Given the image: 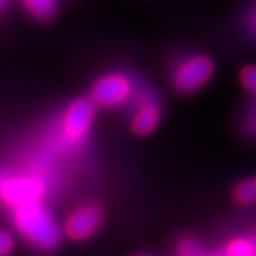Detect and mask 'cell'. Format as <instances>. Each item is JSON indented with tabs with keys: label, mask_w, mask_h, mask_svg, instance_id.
<instances>
[{
	"label": "cell",
	"mask_w": 256,
	"mask_h": 256,
	"mask_svg": "<svg viewBox=\"0 0 256 256\" xmlns=\"http://www.w3.org/2000/svg\"><path fill=\"white\" fill-rule=\"evenodd\" d=\"M14 222L17 232L38 248L51 251L60 242V232L54 217L40 202L14 208Z\"/></svg>",
	"instance_id": "6da1fadb"
},
{
	"label": "cell",
	"mask_w": 256,
	"mask_h": 256,
	"mask_svg": "<svg viewBox=\"0 0 256 256\" xmlns=\"http://www.w3.org/2000/svg\"><path fill=\"white\" fill-rule=\"evenodd\" d=\"M44 187L40 179L34 176H7L0 199L7 206L17 208L29 202H40Z\"/></svg>",
	"instance_id": "7a4b0ae2"
},
{
	"label": "cell",
	"mask_w": 256,
	"mask_h": 256,
	"mask_svg": "<svg viewBox=\"0 0 256 256\" xmlns=\"http://www.w3.org/2000/svg\"><path fill=\"white\" fill-rule=\"evenodd\" d=\"M213 74V64L206 56H194L183 62L174 74V85L180 92H194Z\"/></svg>",
	"instance_id": "3957f363"
},
{
	"label": "cell",
	"mask_w": 256,
	"mask_h": 256,
	"mask_svg": "<svg viewBox=\"0 0 256 256\" xmlns=\"http://www.w3.org/2000/svg\"><path fill=\"white\" fill-rule=\"evenodd\" d=\"M94 118V104L86 98H78L68 106L63 118V131L71 140H78L88 132Z\"/></svg>",
	"instance_id": "277c9868"
},
{
	"label": "cell",
	"mask_w": 256,
	"mask_h": 256,
	"mask_svg": "<svg viewBox=\"0 0 256 256\" xmlns=\"http://www.w3.org/2000/svg\"><path fill=\"white\" fill-rule=\"evenodd\" d=\"M131 93L130 81L122 74H108L98 80L92 90L93 102L101 106L122 104Z\"/></svg>",
	"instance_id": "5b68a950"
},
{
	"label": "cell",
	"mask_w": 256,
	"mask_h": 256,
	"mask_svg": "<svg viewBox=\"0 0 256 256\" xmlns=\"http://www.w3.org/2000/svg\"><path fill=\"white\" fill-rule=\"evenodd\" d=\"M102 221V210L97 206H85L72 213L66 224V232L72 240H85L90 236Z\"/></svg>",
	"instance_id": "8992f818"
},
{
	"label": "cell",
	"mask_w": 256,
	"mask_h": 256,
	"mask_svg": "<svg viewBox=\"0 0 256 256\" xmlns=\"http://www.w3.org/2000/svg\"><path fill=\"white\" fill-rule=\"evenodd\" d=\"M160 122V110L152 104H146L136 112L132 119V130L138 135H148L157 127Z\"/></svg>",
	"instance_id": "52a82bcc"
},
{
	"label": "cell",
	"mask_w": 256,
	"mask_h": 256,
	"mask_svg": "<svg viewBox=\"0 0 256 256\" xmlns=\"http://www.w3.org/2000/svg\"><path fill=\"white\" fill-rule=\"evenodd\" d=\"M225 256H256V240L248 238L232 240L226 246Z\"/></svg>",
	"instance_id": "ba28073f"
},
{
	"label": "cell",
	"mask_w": 256,
	"mask_h": 256,
	"mask_svg": "<svg viewBox=\"0 0 256 256\" xmlns=\"http://www.w3.org/2000/svg\"><path fill=\"white\" fill-rule=\"evenodd\" d=\"M30 14L38 18L46 20L55 14V0H24Z\"/></svg>",
	"instance_id": "9c48e42d"
},
{
	"label": "cell",
	"mask_w": 256,
	"mask_h": 256,
	"mask_svg": "<svg viewBox=\"0 0 256 256\" xmlns=\"http://www.w3.org/2000/svg\"><path fill=\"white\" fill-rule=\"evenodd\" d=\"M236 202L240 204H251L256 200V186L252 180H244L234 191Z\"/></svg>",
	"instance_id": "30bf717a"
},
{
	"label": "cell",
	"mask_w": 256,
	"mask_h": 256,
	"mask_svg": "<svg viewBox=\"0 0 256 256\" xmlns=\"http://www.w3.org/2000/svg\"><path fill=\"white\" fill-rule=\"evenodd\" d=\"M179 256H202V248L198 240H192V238H186L182 242L179 243L178 248Z\"/></svg>",
	"instance_id": "8fae6325"
},
{
	"label": "cell",
	"mask_w": 256,
	"mask_h": 256,
	"mask_svg": "<svg viewBox=\"0 0 256 256\" xmlns=\"http://www.w3.org/2000/svg\"><path fill=\"white\" fill-rule=\"evenodd\" d=\"M240 82L247 90L256 92V67L247 66L240 72Z\"/></svg>",
	"instance_id": "7c38bea8"
},
{
	"label": "cell",
	"mask_w": 256,
	"mask_h": 256,
	"mask_svg": "<svg viewBox=\"0 0 256 256\" xmlns=\"http://www.w3.org/2000/svg\"><path fill=\"white\" fill-rule=\"evenodd\" d=\"M14 248V238L6 230H0V256H6Z\"/></svg>",
	"instance_id": "4fadbf2b"
},
{
	"label": "cell",
	"mask_w": 256,
	"mask_h": 256,
	"mask_svg": "<svg viewBox=\"0 0 256 256\" xmlns=\"http://www.w3.org/2000/svg\"><path fill=\"white\" fill-rule=\"evenodd\" d=\"M7 176H8V174H6L4 172H0V192H2V188H3L4 182H6Z\"/></svg>",
	"instance_id": "5bb4252c"
},
{
	"label": "cell",
	"mask_w": 256,
	"mask_h": 256,
	"mask_svg": "<svg viewBox=\"0 0 256 256\" xmlns=\"http://www.w3.org/2000/svg\"><path fill=\"white\" fill-rule=\"evenodd\" d=\"M254 183H255V186H256V178H255V179H254Z\"/></svg>",
	"instance_id": "9a60e30c"
},
{
	"label": "cell",
	"mask_w": 256,
	"mask_h": 256,
	"mask_svg": "<svg viewBox=\"0 0 256 256\" xmlns=\"http://www.w3.org/2000/svg\"><path fill=\"white\" fill-rule=\"evenodd\" d=\"M213 256H225V255H213Z\"/></svg>",
	"instance_id": "2e32d148"
},
{
	"label": "cell",
	"mask_w": 256,
	"mask_h": 256,
	"mask_svg": "<svg viewBox=\"0 0 256 256\" xmlns=\"http://www.w3.org/2000/svg\"><path fill=\"white\" fill-rule=\"evenodd\" d=\"M3 2H4V0H0V4H2V3H3Z\"/></svg>",
	"instance_id": "e0dca14e"
},
{
	"label": "cell",
	"mask_w": 256,
	"mask_h": 256,
	"mask_svg": "<svg viewBox=\"0 0 256 256\" xmlns=\"http://www.w3.org/2000/svg\"><path fill=\"white\" fill-rule=\"evenodd\" d=\"M138 256H145V255H138Z\"/></svg>",
	"instance_id": "ac0fdd59"
}]
</instances>
